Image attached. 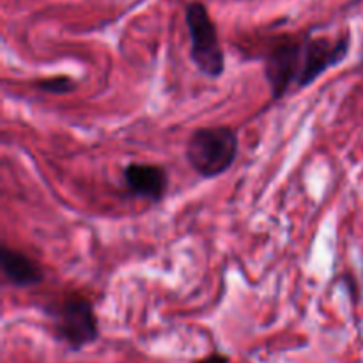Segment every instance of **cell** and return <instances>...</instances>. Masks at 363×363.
<instances>
[{
  "label": "cell",
  "instance_id": "obj_9",
  "mask_svg": "<svg viewBox=\"0 0 363 363\" xmlns=\"http://www.w3.org/2000/svg\"><path fill=\"white\" fill-rule=\"evenodd\" d=\"M362 73H363V60H362Z\"/></svg>",
  "mask_w": 363,
  "mask_h": 363
},
{
  "label": "cell",
  "instance_id": "obj_4",
  "mask_svg": "<svg viewBox=\"0 0 363 363\" xmlns=\"http://www.w3.org/2000/svg\"><path fill=\"white\" fill-rule=\"evenodd\" d=\"M184 23L190 35L191 62L211 80L222 77L225 73V52L208 7L199 0L188 2L184 7Z\"/></svg>",
  "mask_w": 363,
  "mask_h": 363
},
{
  "label": "cell",
  "instance_id": "obj_2",
  "mask_svg": "<svg viewBox=\"0 0 363 363\" xmlns=\"http://www.w3.org/2000/svg\"><path fill=\"white\" fill-rule=\"evenodd\" d=\"M240 155V138L230 126H204L190 135L184 147L190 169L202 179H216L233 169Z\"/></svg>",
  "mask_w": 363,
  "mask_h": 363
},
{
  "label": "cell",
  "instance_id": "obj_8",
  "mask_svg": "<svg viewBox=\"0 0 363 363\" xmlns=\"http://www.w3.org/2000/svg\"><path fill=\"white\" fill-rule=\"evenodd\" d=\"M194 363H229V358H227L225 354L211 353V354H208L206 358H201V360H197Z\"/></svg>",
  "mask_w": 363,
  "mask_h": 363
},
{
  "label": "cell",
  "instance_id": "obj_3",
  "mask_svg": "<svg viewBox=\"0 0 363 363\" xmlns=\"http://www.w3.org/2000/svg\"><path fill=\"white\" fill-rule=\"evenodd\" d=\"M45 314L52 321L57 339L71 351L84 350L99 339L98 318L87 296L77 293L64 294L60 300L46 305Z\"/></svg>",
  "mask_w": 363,
  "mask_h": 363
},
{
  "label": "cell",
  "instance_id": "obj_1",
  "mask_svg": "<svg viewBox=\"0 0 363 363\" xmlns=\"http://www.w3.org/2000/svg\"><path fill=\"white\" fill-rule=\"evenodd\" d=\"M351 34L287 35L277 41L264 55V78L275 101L293 91L311 87L326 71L347 59Z\"/></svg>",
  "mask_w": 363,
  "mask_h": 363
},
{
  "label": "cell",
  "instance_id": "obj_5",
  "mask_svg": "<svg viewBox=\"0 0 363 363\" xmlns=\"http://www.w3.org/2000/svg\"><path fill=\"white\" fill-rule=\"evenodd\" d=\"M123 183L131 195L156 204L169 191V174L156 163L133 162L123 169Z\"/></svg>",
  "mask_w": 363,
  "mask_h": 363
},
{
  "label": "cell",
  "instance_id": "obj_6",
  "mask_svg": "<svg viewBox=\"0 0 363 363\" xmlns=\"http://www.w3.org/2000/svg\"><path fill=\"white\" fill-rule=\"evenodd\" d=\"M0 268H2L4 280L18 289L39 286L45 280L41 266L30 255L7 245H2L0 248Z\"/></svg>",
  "mask_w": 363,
  "mask_h": 363
},
{
  "label": "cell",
  "instance_id": "obj_7",
  "mask_svg": "<svg viewBox=\"0 0 363 363\" xmlns=\"http://www.w3.org/2000/svg\"><path fill=\"white\" fill-rule=\"evenodd\" d=\"M34 87L39 89V91L46 92V94L64 96V94H69V92H73L74 89H77V82H74L71 77L59 74V77H50V78L35 80Z\"/></svg>",
  "mask_w": 363,
  "mask_h": 363
}]
</instances>
